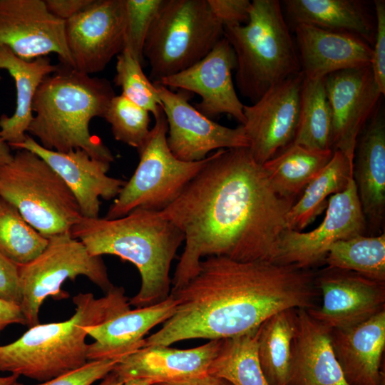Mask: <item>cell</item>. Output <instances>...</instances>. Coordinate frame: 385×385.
I'll list each match as a JSON object with an SVG mask.
<instances>
[{
  "label": "cell",
  "mask_w": 385,
  "mask_h": 385,
  "mask_svg": "<svg viewBox=\"0 0 385 385\" xmlns=\"http://www.w3.org/2000/svg\"><path fill=\"white\" fill-rule=\"evenodd\" d=\"M236 58L235 83L252 103L302 71L297 46L277 0H253L248 21L224 27Z\"/></svg>",
  "instance_id": "obj_6"
},
{
  "label": "cell",
  "mask_w": 385,
  "mask_h": 385,
  "mask_svg": "<svg viewBox=\"0 0 385 385\" xmlns=\"http://www.w3.org/2000/svg\"><path fill=\"white\" fill-rule=\"evenodd\" d=\"M295 309L279 312L258 329V357L269 385H288L295 332Z\"/></svg>",
  "instance_id": "obj_30"
},
{
  "label": "cell",
  "mask_w": 385,
  "mask_h": 385,
  "mask_svg": "<svg viewBox=\"0 0 385 385\" xmlns=\"http://www.w3.org/2000/svg\"><path fill=\"white\" fill-rule=\"evenodd\" d=\"M330 329L295 309V332L288 385H348L335 357Z\"/></svg>",
  "instance_id": "obj_24"
},
{
  "label": "cell",
  "mask_w": 385,
  "mask_h": 385,
  "mask_svg": "<svg viewBox=\"0 0 385 385\" xmlns=\"http://www.w3.org/2000/svg\"><path fill=\"white\" fill-rule=\"evenodd\" d=\"M115 96L107 79L63 65L39 86L27 133L46 149L58 152L81 149L93 158L111 163L114 160L113 153L91 133L89 124L95 117L103 118Z\"/></svg>",
  "instance_id": "obj_5"
},
{
  "label": "cell",
  "mask_w": 385,
  "mask_h": 385,
  "mask_svg": "<svg viewBox=\"0 0 385 385\" xmlns=\"http://www.w3.org/2000/svg\"><path fill=\"white\" fill-rule=\"evenodd\" d=\"M168 123L167 143L178 159L200 161L220 149L248 148L242 125L229 128L205 116L190 103V93L174 92L159 83H153Z\"/></svg>",
  "instance_id": "obj_12"
},
{
  "label": "cell",
  "mask_w": 385,
  "mask_h": 385,
  "mask_svg": "<svg viewBox=\"0 0 385 385\" xmlns=\"http://www.w3.org/2000/svg\"><path fill=\"white\" fill-rule=\"evenodd\" d=\"M48 244L18 209L0 197V254L18 266L37 257Z\"/></svg>",
  "instance_id": "obj_34"
},
{
  "label": "cell",
  "mask_w": 385,
  "mask_h": 385,
  "mask_svg": "<svg viewBox=\"0 0 385 385\" xmlns=\"http://www.w3.org/2000/svg\"><path fill=\"white\" fill-rule=\"evenodd\" d=\"M155 124L138 150L139 163L109 207L104 218L123 217L138 207L161 211L170 205L211 158L187 162L177 158L167 143L168 123L161 107Z\"/></svg>",
  "instance_id": "obj_9"
},
{
  "label": "cell",
  "mask_w": 385,
  "mask_h": 385,
  "mask_svg": "<svg viewBox=\"0 0 385 385\" xmlns=\"http://www.w3.org/2000/svg\"><path fill=\"white\" fill-rule=\"evenodd\" d=\"M170 294L176 300L174 314L145 338L144 346L250 333L279 312L312 308L316 292L311 274L296 265L210 256Z\"/></svg>",
  "instance_id": "obj_2"
},
{
  "label": "cell",
  "mask_w": 385,
  "mask_h": 385,
  "mask_svg": "<svg viewBox=\"0 0 385 385\" xmlns=\"http://www.w3.org/2000/svg\"><path fill=\"white\" fill-rule=\"evenodd\" d=\"M125 0H93L65 21L73 68L88 75L101 72L124 48Z\"/></svg>",
  "instance_id": "obj_14"
},
{
  "label": "cell",
  "mask_w": 385,
  "mask_h": 385,
  "mask_svg": "<svg viewBox=\"0 0 385 385\" xmlns=\"http://www.w3.org/2000/svg\"><path fill=\"white\" fill-rule=\"evenodd\" d=\"M333 153L332 149L312 150L292 143L262 165L277 193L295 200L329 162Z\"/></svg>",
  "instance_id": "obj_28"
},
{
  "label": "cell",
  "mask_w": 385,
  "mask_h": 385,
  "mask_svg": "<svg viewBox=\"0 0 385 385\" xmlns=\"http://www.w3.org/2000/svg\"><path fill=\"white\" fill-rule=\"evenodd\" d=\"M70 233L91 255L118 256L137 267L140 287L130 305L145 307L170 296L171 263L185 235L159 211L138 207L112 220L82 217Z\"/></svg>",
  "instance_id": "obj_3"
},
{
  "label": "cell",
  "mask_w": 385,
  "mask_h": 385,
  "mask_svg": "<svg viewBox=\"0 0 385 385\" xmlns=\"http://www.w3.org/2000/svg\"><path fill=\"white\" fill-rule=\"evenodd\" d=\"M223 36L207 0H164L144 46L150 78L158 82L192 66Z\"/></svg>",
  "instance_id": "obj_8"
},
{
  "label": "cell",
  "mask_w": 385,
  "mask_h": 385,
  "mask_svg": "<svg viewBox=\"0 0 385 385\" xmlns=\"http://www.w3.org/2000/svg\"><path fill=\"white\" fill-rule=\"evenodd\" d=\"M103 118L110 124L114 138L137 149L143 145L150 129L149 112L123 95L115 96Z\"/></svg>",
  "instance_id": "obj_35"
},
{
  "label": "cell",
  "mask_w": 385,
  "mask_h": 385,
  "mask_svg": "<svg viewBox=\"0 0 385 385\" xmlns=\"http://www.w3.org/2000/svg\"><path fill=\"white\" fill-rule=\"evenodd\" d=\"M294 31L306 78H323L336 71L371 65V46L356 34L304 24H295Z\"/></svg>",
  "instance_id": "obj_21"
},
{
  "label": "cell",
  "mask_w": 385,
  "mask_h": 385,
  "mask_svg": "<svg viewBox=\"0 0 385 385\" xmlns=\"http://www.w3.org/2000/svg\"><path fill=\"white\" fill-rule=\"evenodd\" d=\"M0 44L26 61L54 53L73 68L65 21L48 10L44 0H0Z\"/></svg>",
  "instance_id": "obj_16"
},
{
  "label": "cell",
  "mask_w": 385,
  "mask_h": 385,
  "mask_svg": "<svg viewBox=\"0 0 385 385\" xmlns=\"http://www.w3.org/2000/svg\"><path fill=\"white\" fill-rule=\"evenodd\" d=\"M235 68L234 51L223 36L200 61L155 83L199 95L201 100L195 108L210 119L227 114L242 125L244 104L237 96L232 80Z\"/></svg>",
  "instance_id": "obj_17"
},
{
  "label": "cell",
  "mask_w": 385,
  "mask_h": 385,
  "mask_svg": "<svg viewBox=\"0 0 385 385\" xmlns=\"http://www.w3.org/2000/svg\"><path fill=\"white\" fill-rule=\"evenodd\" d=\"M258 329L222 339L207 374L222 379L232 385H269L258 357Z\"/></svg>",
  "instance_id": "obj_31"
},
{
  "label": "cell",
  "mask_w": 385,
  "mask_h": 385,
  "mask_svg": "<svg viewBox=\"0 0 385 385\" xmlns=\"http://www.w3.org/2000/svg\"><path fill=\"white\" fill-rule=\"evenodd\" d=\"M19 376L16 374H11L6 376H0V385H14L18 379Z\"/></svg>",
  "instance_id": "obj_47"
},
{
  "label": "cell",
  "mask_w": 385,
  "mask_h": 385,
  "mask_svg": "<svg viewBox=\"0 0 385 385\" xmlns=\"http://www.w3.org/2000/svg\"><path fill=\"white\" fill-rule=\"evenodd\" d=\"M353 173L354 165L342 153L334 151L329 162L306 186L302 196L289 209L286 217L287 229L301 231L314 221L327 205V198L346 188Z\"/></svg>",
  "instance_id": "obj_29"
},
{
  "label": "cell",
  "mask_w": 385,
  "mask_h": 385,
  "mask_svg": "<svg viewBox=\"0 0 385 385\" xmlns=\"http://www.w3.org/2000/svg\"><path fill=\"white\" fill-rule=\"evenodd\" d=\"M215 17L225 26L245 24L249 19V0H207Z\"/></svg>",
  "instance_id": "obj_40"
},
{
  "label": "cell",
  "mask_w": 385,
  "mask_h": 385,
  "mask_svg": "<svg viewBox=\"0 0 385 385\" xmlns=\"http://www.w3.org/2000/svg\"><path fill=\"white\" fill-rule=\"evenodd\" d=\"M222 339L188 349L170 346H144L123 358L112 371L123 381L147 379L153 384L181 381L207 374Z\"/></svg>",
  "instance_id": "obj_20"
},
{
  "label": "cell",
  "mask_w": 385,
  "mask_h": 385,
  "mask_svg": "<svg viewBox=\"0 0 385 385\" xmlns=\"http://www.w3.org/2000/svg\"><path fill=\"white\" fill-rule=\"evenodd\" d=\"M9 145L0 135V166L9 163L13 158V154Z\"/></svg>",
  "instance_id": "obj_46"
},
{
  "label": "cell",
  "mask_w": 385,
  "mask_h": 385,
  "mask_svg": "<svg viewBox=\"0 0 385 385\" xmlns=\"http://www.w3.org/2000/svg\"><path fill=\"white\" fill-rule=\"evenodd\" d=\"M324 260L328 268L354 272L384 282L385 233L338 241L330 247Z\"/></svg>",
  "instance_id": "obj_33"
},
{
  "label": "cell",
  "mask_w": 385,
  "mask_h": 385,
  "mask_svg": "<svg viewBox=\"0 0 385 385\" xmlns=\"http://www.w3.org/2000/svg\"><path fill=\"white\" fill-rule=\"evenodd\" d=\"M366 227L353 177L343 191L329 197L325 217L317 227L307 232H283L272 262L305 269L324 260L334 243L364 235Z\"/></svg>",
  "instance_id": "obj_11"
},
{
  "label": "cell",
  "mask_w": 385,
  "mask_h": 385,
  "mask_svg": "<svg viewBox=\"0 0 385 385\" xmlns=\"http://www.w3.org/2000/svg\"><path fill=\"white\" fill-rule=\"evenodd\" d=\"M303 81L301 71L272 86L252 105H244L242 125L257 163H265L293 143Z\"/></svg>",
  "instance_id": "obj_13"
},
{
  "label": "cell",
  "mask_w": 385,
  "mask_h": 385,
  "mask_svg": "<svg viewBox=\"0 0 385 385\" xmlns=\"http://www.w3.org/2000/svg\"><path fill=\"white\" fill-rule=\"evenodd\" d=\"M93 0H44L48 10L64 21L86 9Z\"/></svg>",
  "instance_id": "obj_42"
},
{
  "label": "cell",
  "mask_w": 385,
  "mask_h": 385,
  "mask_svg": "<svg viewBox=\"0 0 385 385\" xmlns=\"http://www.w3.org/2000/svg\"><path fill=\"white\" fill-rule=\"evenodd\" d=\"M324 81L332 114L331 149L354 165L359 135L382 94L371 65L336 71Z\"/></svg>",
  "instance_id": "obj_15"
},
{
  "label": "cell",
  "mask_w": 385,
  "mask_h": 385,
  "mask_svg": "<svg viewBox=\"0 0 385 385\" xmlns=\"http://www.w3.org/2000/svg\"><path fill=\"white\" fill-rule=\"evenodd\" d=\"M75 312L68 319L38 324L16 341L0 346V371L43 382L88 362L84 327L105 322L130 309L123 287L96 298L92 293L73 297Z\"/></svg>",
  "instance_id": "obj_4"
},
{
  "label": "cell",
  "mask_w": 385,
  "mask_h": 385,
  "mask_svg": "<svg viewBox=\"0 0 385 385\" xmlns=\"http://www.w3.org/2000/svg\"><path fill=\"white\" fill-rule=\"evenodd\" d=\"M154 385H232L228 381L208 374L176 381L163 382Z\"/></svg>",
  "instance_id": "obj_44"
},
{
  "label": "cell",
  "mask_w": 385,
  "mask_h": 385,
  "mask_svg": "<svg viewBox=\"0 0 385 385\" xmlns=\"http://www.w3.org/2000/svg\"><path fill=\"white\" fill-rule=\"evenodd\" d=\"M335 357L348 385H384L385 311L354 326L330 331Z\"/></svg>",
  "instance_id": "obj_22"
},
{
  "label": "cell",
  "mask_w": 385,
  "mask_h": 385,
  "mask_svg": "<svg viewBox=\"0 0 385 385\" xmlns=\"http://www.w3.org/2000/svg\"><path fill=\"white\" fill-rule=\"evenodd\" d=\"M0 298L20 307L19 266L0 254Z\"/></svg>",
  "instance_id": "obj_41"
},
{
  "label": "cell",
  "mask_w": 385,
  "mask_h": 385,
  "mask_svg": "<svg viewBox=\"0 0 385 385\" xmlns=\"http://www.w3.org/2000/svg\"><path fill=\"white\" fill-rule=\"evenodd\" d=\"M14 324L26 326L20 307L0 298V334L6 327Z\"/></svg>",
  "instance_id": "obj_43"
},
{
  "label": "cell",
  "mask_w": 385,
  "mask_h": 385,
  "mask_svg": "<svg viewBox=\"0 0 385 385\" xmlns=\"http://www.w3.org/2000/svg\"><path fill=\"white\" fill-rule=\"evenodd\" d=\"M324 79L304 77L292 143L312 150L331 149L332 114Z\"/></svg>",
  "instance_id": "obj_32"
},
{
  "label": "cell",
  "mask_w": 385,
  "mask_h": 385,
  "mask_svg": "<svg viewBox=\"0 0 385 385\" xmlns=\"http://www.w3.org/2000/svg\"><path fill=\"white\" fill-rule=\"evenodd\" d=\"M287 14L295 24L346 31L373 44L376 26L362 3L355 0H286Z\"/></svg>",
  "instance_id": "obj_27"
},
{
  "label": "cell",
  "mask_w": 385,
  "mask_h": 385,
  "mask_svg": "<svg viewBox=\"0 0 385 385\" xmlns=\"http://www.w3.org/2000/svg\"><path fill=\"white\" fill-rule=\"evenodd\" d=\"M1 76H0V80H1Z\"/></svg>",
  "instance_id": "obj_48"
},
{
  "label": "cell",
  "mask_w": 385,
  "mask_h": 385,
  "mask_svg": "<svg viewBox=\"0 0 385 385\" xmlns=\"http://www.w3.org/2000/svg\"><path fill=\"white\" fill-rule=\"evenodd\" d=\"M119 361L118 359L90 361L73 371L33 385H92L103 379ZM14 385L25 384L16 381Z\"/></svg>",
  "instance_id": "obj_38"
},
{
  "label": "cell",
  "mask_w": 385,
  "mask_h": 385,
  "mask_svg": "<svg viewBox=\"0 0 385 385\" xmlns=\"http://www.w3.org/2000/svg\"><path fill=\"white\" fill-rule=\"evenodd\" d=\"M353 177L366 221L375 233L385 214V124L381 113L373 115L357 141Z\"/></svg>",
  "instance_id": "obj_25"
},
{
  "label": "cell",
  "mask_w": 385,
  "mask_h": 385,
  "mask_svg": "<svg viewBox=\"0 0 385 385\" xmlns=\"http://www.w3.org/2000/svg\"><path fill=\"white\" fill-rule=\"evenodd\" d=\"M176 300L170 294L164 301L142 308L129 309L94 326L84 327L95 342L88 344V361L121 360L144 346V336L173 314Z\"/></svg>",
  "instance_id": "obj_23"
},
{
  "label": "cell",
  "mask_w": 385,
  "mask_h": 385,
  "mask_svg": "<svg viewBox=\"0 0 385 385\" xmlns=\"http://www.w3.org/2000/svg\"><path fill=\"white\" fill-rule=\"evenodd\" d=\"M294 202L277 193L248 148L212 153L178 198L159 211L185 235L171 290L197 274L203 257L272 262Z\"/></svg>",
  "instance_id": "obj_1"
},
{
  "label": "cell",
  "mask_w": 385,
  "mask_h": 385,
  "mask_svg": "<svg viewBox=\"0 0 385 385\" xmlns=\"http://www.w3.org/2000/svg\"><path fill=\"white\" fill-rule=\"evenodd\" d=\"M376 29L372 47L371 68L376 86L382 95L385 93V1H374Z\"/></svg>",
  "instance_id": "obj_39"
},
{
  "label": "cell",
  "mask_w": 385,
  "mask_h": 385,
  "mask_svg": "<svg viewBox=\"0 0 385 385\" xmlns=\"http://www.w3.org/2000/svg\"><path fill=\"white\" fill-rule=\"evenodd\" d=\"M30 150L42 158L63 180L74 195L84 218L99 217L100 197L115 198L126 180L107 175L110 163L91 158L76 149L58 152L41 146L31 135L12 147Z\"/></svg>",
  "instance_id": "obj_19"
},
{
  "label": "cell",
  "mask_w": 385,
  "mask_h": 385,
  "mask_svg": "<svg viewBox=\"0 0 385 385\" xmlns=\"http://www.w3.org/2000/svg\"><path fill=\"white\" fill-rule=\"evenodd\" d=\"M0 197L46 238L70 232L83 217L61 178L38 155L25 149L16 150L12 160L0 166Z\"/></svg>",
  "instance_id": "obj_7"
},
{
  "label": "cell",
  "mask_w": 385,
  "mask_h": 385,
  "mask_svg": "<svg viewBox=\"0 0 385 385\" xmlns=\"http://www.w3.org/2000/svg\"><path fill=\"white\" fill-rule=\"evenodd\" d=\"M322 294L319 308L309 315L329 329L361 323L384 310L385 285L354 272L328 268L317 280Z\"/></svg>",
  "instance_id": "obj_18"
},
{
  "label": "cell",
  "mask_w": 385,
  "mask_h": 385,
  "mask_svg": "<svg viewBox=\"0 0 385 385\" xmlns=\"http://www.w3.org/2000/svg\"><path fill=\"white\" fill-rule=\"evenodd\" d=\"M98 385H154L147 379H132L126 381H121L112 371L108 373Z\"/></svg>",
  "instance_id": "obj_45"
},
{
  "label": "cell",
  "mask_w": 385,
  "mask_h": 385,
  "mask_svg": "<svg viewBox=\"0 0 385 385\" xmlns=\"http://www.w3.org/2000/svg\"><path fill=\"white\" fill-rule=\"evenodd\" d=\"M114 82L123 96L155 117L162 107L157 89L145 75L142 65L125 49L117 56Z\"/></svg>",
  "instance_id": "obj_36"
},
{
  "label": "cell",
  "mask_w": 385,
  "mask_h": 385,
  "mask_svg": "<svg viewBox=\"0 0 385 385\" xmlns=\"http://www.w3.org/2000/svg\"><path fill=\"white\" fill-rule=\"evenodd\" d=\"M164 0H125L124 48L142 66L144 46L150 26Z\"/></svg>",
  "instance_id": "obj_37"
},
{
  "label": "cell",
  "mask_w": 385,
  "mask_h": 385,
  "mask_svg": "<svg viewBox=\"0 0 385 385\" xmlns=\"http://www.w3.org/2000/svg\"><path fill=\"white\" fill-rule=\"evenodd\" d=\"M58 66L42 56L26 61L16 56L7 46L0 44V69L13 78L16 90V109L11 116L0 117V135L10 147L25 140L34 117L33 101L43 80L56 72Z\"/></svg>",
  "instance_id": "obj_26"
},
{
  "label": "cell",
  "mask_w": 385,
  "mask_h": 385,
  "mask_svg": "<svg viewBox=\"0 0 385 385\" xmlns=\"http://www.w3.org/2000/svg\"><path fill=\"white\" fill-rule=\"evenodd\" d=\"M19 275L20 308L29 327L39 324V310L47 297H68L61 288L67 279L85 276L106 293L114 287L102 257L91 255L70 232L48 237L46 247L37 257L19 266Z\"/></svg>",
  "instance_id": "obj_10"
}]
</instances>
